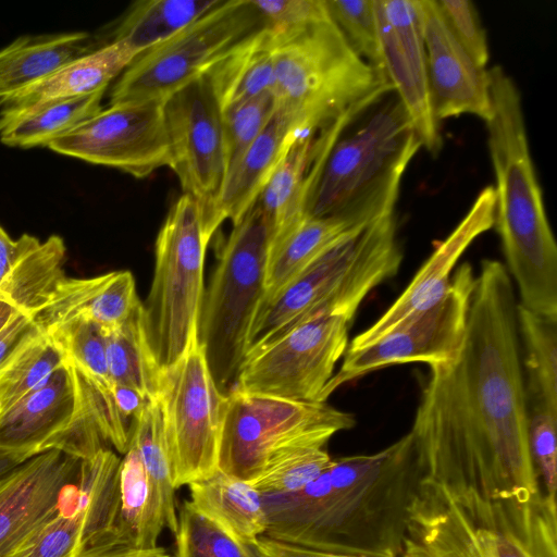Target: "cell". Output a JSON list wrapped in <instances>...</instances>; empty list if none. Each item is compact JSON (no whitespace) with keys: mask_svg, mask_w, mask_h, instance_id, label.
<instances>
[{"mask_svg":"<svg viewBox=\"0 0 557 557\" xmlns=\"http://www.w3.org/2000/svg\"><path fill=\"white\" fill-rule=\"evenodd\" d=\"M516 295L506 267L484 259L457 355L430 366L411 430L424 478L486 497L536 494Z\"/></svg>","mask_w":557,"mask_h":557,"instance_id":"6da1fadb","label":"cell"},{"mask_svg":"<svg viewBox=\"0 0 557 557\" xmlns=\"http://www.w3.org/2000/svg\"><path fill=\"white\" fill-rule=\"evenodd\" d=\"M423 479L410 432L374 454L332 458L304 488L262 495L263 536L339 555L400 557Z\"/></svg>","mask_w":557,"mask_h":557,"instance_id":"7a4b0ae2","label":"cell"},{"mask_svg":"<svg viewBox=\"0 0 557 557\" xmlns=\"http://www.w3.org/2000/svg\"><path fill=\"white\" fill-rule=\"evenodd\" d=\"M485 122L495 174L494 226L522 307L557 318V245L528 141L520 91L505 70H488Z\"/></svg>","mask_w":557,"mask_h":557,"instance_id":"3957f363","label":"cell"},{"mask_svg":"<svg viewBox=\"0 0 557 557\" xmlns=\"http://www.w3.org/2000/svg\"><path fill=\"white\" fill-rule=\"evenodd\" d=\"M400 557H557L556 497H486L424 478Z\"/></svg>","mask_w":557,"mask_h":557,"instance_id":"277c9868","label":"cell"},{"mask_svg":"<svg viewBox=\"0 0 557 557\" xmlns=\"http://www.w3.org/2000/svg\"><path fill=\"white\" fill-rule=\"evenodd\" d=\"M401 261L392 210L334 243L260 304L245 360L314 315L338 313L352 320L367 295L396 275Z\"/></svg>","mask_w":557,"mask_h":557,"instance_id":"5b68a950","label":"cell"},{"mask_svg":"<svg viewBox=\"0 0 557 557\" xmlns=\"http://www.w3.org/2000/svg\"><path fill=\"white\" fill-rule=\"evenodd\" d=\"M274 37L273 94L301 127L321 129L348 112L367 111L392 91L332 18Z\"/></svg>","mask_w":557,"mask_h":557,"instance_id":"8992f818","label":"cell"},{"mask_svg":"<svg viewBox=\"0 0 557 557\" xmlns=\"http://www.w3.org/2000/svg\"><path fill=\"white\" fill-rule=\"evenodd\" d=\"M270 231L256 205L235 224L203 295L197 341L225 396L245 361L248 333L265 292Z\"/></svg>","mask_w":557,"mask_h":557,"instance_id":"52a82bcc","label":"cell"},{"mask_svg":"<svg viewBox=\"0 0 557 557\" xmlns=\"http://www.w3.org/2000/svg\"><path fill=\"white\" fill-rule=\"evenodd\" d=\"M84 519L74 557H139L158 548L165 528L158 493L134 445L81 461Z\"/></svg>","mask_w":557,"mask_h":557,"instance_id":"ba28073f","label":"cell"},{"mask_svg":"<svg viewBox=\"0 0 557 557\" xmlns=\"http://www.w3.org/2000/svg\"><path fill=\"white\" fill-rule=\"evenodd\" d=\"M210 239L200 205L183 194L158 233L153 278L143 304L147 338L162 371L174 364L197 337Z\"/></svg>","mask_w":557,"mask_h":557,"instance_id":"9c48e42d","label":"cell"},{"mask_svg":"<svg viewBox=\"0 0 557 557\" xmlns=\"http://www.w3.org/2000/svg\"><path fill=\"white\" fill-rule=\"evenodd\" d=\"M355 417L326 401H299L231 391L225 397L218 468L251 482L277 451L304 443L326 445Z\"/></svg>","mask_w":557,"mask_h":557,"instance_id":"30bf717a","label":"cell"},{"mask_svg":"<svg viewBox=\"0 0 557 557\" xmlns=\"http://www.w3.org/2000/svg\"><path fill=\"white\" fill-rule=\"evenodd\" d=\"M421 148L397 97L379 106L329 150L307 208L308 216L342 211L404 175Z\"/></svg>","mask_w":557,"mask_h":557,"instance_id":"8fae6325","label":"cell"},{"mask_svg":"<svg viewBox=\"0 0 557 557\" xmlns=\"http://www.w3.org/2000/svg\"><path fill=\"white\" fill-rule=\"evenodd\" d=\"M263 25L250 0H226L136 57L114 81L109 104L164 100L205 75L238 40Z\"/></svg>","mask_w":557,"mask_h":557,"instance_id":"7c38bea8","label":"cell"},{"mask_svg":"<svg viewBox=\"0 0 557 557\" xmlns=\"http://www.w3.org/2000/svg\"><path fill=\"white\" fill-rule=\"evenodd\" d=\"M225 397L211 376L197 337L162 371L160 399L175 490L219 469Z\"/></svg>","mask_w":557,"mask_h":557,"instance_id":"4fadbf2b","label":"cell"},{"mask_svg":"<svg viewBox=\"0 0 557 557\" xmlns=\"http://www.w3.org/2000/svg\"><path fill=\"white\" fill-rule=\"evenodd\" d=\"M351 319L321 313L247 358L232 391L289 400L320 401L348 348Z\"/></svg>","mask_w":557,"mask_h":557,"instance_id":"5bb4252c","label":"cell"},{"mask_svg":"<svg viewBox=\"0 0 557 557\" xmlns=\"http://www.w3.org/2000/svg\"><path fill=\"white\" fill-rule=\"evenodd\" d=\"M475 276L472 265L462 263L436 305L363 347L347 348L320 401H326L342 385L382 368L414 362L430 367L453 359L465 338Z\"/></svg>","mask_w":557,"mask_h":557,"instance_id":"9a60e30c","label":"cell"},{"mask_svg":"<svg viewBox=\"0 0 557 557\" xmlns=\"http://www.w3.org/2000/svg\"><path fill=\"white\" fill-rule=\"evenodd\" d=\"M169 145V168L177 176L183 194L201 207L212 237L221 225L218 206L227 168L222 112L206 75L163 100Z\"/></svg>","mask_w":557,"mask_h":557,"instance_id":"2e32d148","label":"cell"},{"mask_svg":"<svg viewBox=\"0 0 557 557\" xmlns=\"http://www.w3.org/2000/svg\"><path fill=\"white\" fill-rule=\"evenodd\" d=\"M47 148L146 178L158 169L169 166L163 100L109 104Z\"/></svg>","mask_w":557,"mask_h":557,"instance_id":"e0dca14e","label":"cell"},{"mask_svg":"<svg viewBox=\"0 0 557 557\" xmlns=\"http://www.w3.org/2000/svg\"><path fill=\"white\" fill-rule=\"evenodd\" d=\"M381 73L397 94L414 133L430 153L443 147L429 82L418 0H374Z\"/></svg>","mask_w":557,"mask_h":557,"instance_id":"ac0fdd59","label":"cell"},{"mask_svg":"<svg viewBox=\"0 0 557 557\" xmlns=\"http://www.w3.org/2000/svg\"><path fill=\"white\" fill-rule=\"evenodd\" d=\"M81 461L51 449L0 478V557H11L79 494Z\"/></svg>","mask_w":557,"mask_h":557,"instance_id":"d6986e66","label":"cell"},{"mask_svg":"<svg viewBox=\"0 0 557 557\" xmlns=\"http://www.w3.org/2000/svg\"><path fill=\"white\" fill-rule=\"evenodd\" d=\"M494 214L495 190L487 186L453 232L436 245L400 296L348 348L363 347L436 305L446 295L460 257L475 238L494 226Z\"/></svg>","mask_w":557,"mask_h":557,"instance_id":"ffe728a7","label":"cell"},{"mask_svg":"<svg viewBox=\"0 0 557 557\" xmlns=\"http://www.w3.org/2000/svg\"><path fill=\"white\" fill-rule=\"evenodd\" d=\"M433 107L437 120L492 112L488 69L480 66L448 28L435 0H418Z\"/></svg>","mask_w":557,"mask_h":557,"instance_id":"44dd1931","label":"cell"},{"mask_svg":"<svg viewBox=\"0 0 557 557\" xmlns=\"http://www.w3.org/2000/svg\"><path fill=\"white\" fill-rule=\"evenodd\" d=\"M401 178L403 176L395 177L339 212L319 218L306 215L272 244L265 271V292L261 302L274 296L334 243L380 215L395 210Z\"/></svg>","mask_w":557,"mask_h":557,"instance_id":"7402d4cb","label":"cell"},{"mask_svg":"<svg viewBox=\"0 0 557 557\" xmlns=\"http://www.w3.org/2000/svg\"><path fill=\"white\" fill-rule=\"evenodd\" d=\"M75 410V382L64 364L0 416V457L22 463L51 449L62 450Z\"/></svg>","mask_w":557,"mask_h":557,"instance_id":"603a6c76","label":"cell"},{"mask_svg":"<svg viewBox=\"0 0 557 557\" xmlns=\"http://www.w3.org/2000/svg\"><path fill=\"white\" fill-rule=\"evenodd\" d=\"M137 54L112 40L0 101V127L50 102L107 90Z\"/></svg>","mask_w":557,"mask_h":557,"instance_id":"cb8c5ba5","label":"cell"},{"mask_svg":"<svg viewBox=\"0 0 557 557\" xmlns=\"http://www.w3.org/2000/svg\"><path fill=\"white\" fill-rule=\"evenodd\" d=\"M139 304L135 278L129 271L84 278L65 276L34 320L46 331L55 324L82 319L96 323L107 334L123 324Z\"/></svg>","mask_w":557,"mask_h":557,"instance_id":"d4e9b609","label":"cell"},{"mask_svg":"<svg viewBox=\"0 0 557 557\" xmlns=\"http://www.w3.org/2000/svg\"><path fill=\"white\" fill-rule=\"evenodd\" d=\"M298 129L257 200L270 231V246L306 215L322 160L315 154L317 133Z\"/></svg>","mask_w":557,"mask_h":557,"instance_id":"484cf974","label":"cell"},{"mask_svg":"<svg viewBox=\"0 0 557 557\" xmlns=\"http://www.w3.org/2000/svg\"><path fill=\"white\" fill-rule=\"evenodd\" d=\"M300 124L283 109L273 116L226 177L218 216L237 223L257 202ZM307 128V127H306Z\"/></svg>","mask_w":557,"mask_h":557,"instance_id":"4316f807","label":"cell"},{"mask_svg":"<svg viewBox=\"0 0 557 557\" xmlns=\"http://www.w3.org/2000/svg\"><path fill=\"white\" fill-rule=\"evenodd\" d=\"M191 505L239 543L253 546L267 530L262 494L220 469L188 484Z\"/></svg>","mask_w":557,"mask_h":557,"instance_id":"83f0119b","label":"cell"},{"mask_svg":"<svg viewBox=\"0 0 557 557\" xmlns=\"http://www.w3.org/2000/svg\"><path fill=\"white\" fill-rule=\"evenodd\" d=\"M276 41L264 24L233 45L205 74L221 111L273 91Z\"/></svg>","mask_w":557,"mask_h":557,"instance_id":"f1b7e54d","label":"cell"},{"mask_svg":"<svg viewBox=\"0 0 557 557\" xmlns=\"http://www.w3.org/2000/svg\"><path fill=\"white\" fill-rule=\"evenodd\" d=\"M95 49L86 32L17 37L0 49V101Z\"/></svg>","mask_w":557,"mask_h":557,"instance_id":"f546056e","label":"cell"},{"mask_svg":"<svg viewBox=\"0 0 557 557\" xmlns=\"http://www.w3.org/2000/svg\"><path fill=\"white\" fill-rule=\"evenodd\" d=\"M525 370V395L530 410L557 416V318L517 306Z\"/></svg>","mask_w":557,"mask_h":557,"instance_id":"4dcf8cb0","label":"cell"},{"mask_svg":"<svg viewBox=\"0 0 557 557\" xmlns=\"http://www.w3.org/2000/svg\"><path fill=\"white\" fill-rule=\"evenodd\" d=\"M109 377L138 391L149 400L160 397L162 370L150 348L143 304L115 330L106 334Z\"/></svg>","mask_w":557,"mask_h":557,"instance_id":"1f68e13d","label":"cell"},{"mask_svg":"<svg viewBox=\"0 0 557 557\" xmlns=\"http://www.w3.org/2000/svg\"><path fill=\"white\" fill-rule=\"evenodd\" d=\"M220 2L221 0L136 2L119 23L112 40L124 42L138 57L176 35Z\"/></svg>","mask_w":557,"mask_h":557,"instance_id":"d6a6232c","label":"cell"},{"mask_svg":"<svg viewBox=\"0 0 557 557\" xmlns=\"http://www.w3.org/2000/svg\"><path fill=\"white\" fill-rule=\"evenodd\" d=\"M106 91L50 102L22 114L0 127V141L22 149L48 147L101 111Z\"/></svg>","mask_w":557,"mask_h":557,"instance_id":"836d02e7","label":"cell"},{"mask_svg":"<svg viewBox=\"0 0 557 557\" xmlns=\"http://www.w3.org/2000/svg\"><path fill=\"white\" fill-rule=\"evenodd\" d=\"M129 444L137 449L151 484L159 495L165 528L175 534L177 509L172 483L171 461L160 397L150 400L134 421Z\"/></svg>","mask_w":557,"mask_h":557,"instance_id":"e575fe53","label":"cell"},{"mask_svg":"<svg viewBox=\"0 0 557 557\" xmlns=\"http://www.w3.org/2000/svg\"><path fill=\"white\" fill-rule=\"evenodd\" d=\"M64 364L63 354L41 331L0 372V416L41 386Z\"/></svg>","mask_w":557,"mask_h":557,"instance_id":"d590c367","label":"cell"},{"mask_svg":"<svg viewBox=\"0 0 557 557\" xmlns=\"http://www.w3.org/2000/svg\"><path fill=\"white\" fill-rule=\"evenodd\" d=\"M326 445L304 443L273 455L250 483L262 495L288 494L308 485L330 465Z\"/></svg>","mask_w":557,"mask_h":557,"instance_id":"8d00e7d4","label":"cell"},{"mask_svg":"<svg viewBox=\"0 0 557 557\" xmlns=\"http://www.w3.org/2000/svg\"><path fill=\"white\" fill-rule=\"evenodd\" d=\"M175 557H258L216 523L198 511L189 500L177 511Z\"/></svg>","mask_w":557,"mask_h":557,"instance_id":"74e56055","label":"cell"},{"mask_svg":"<svg viewBox=\"0 0 557 557\" xmlns=\"http://www.w3.org/2000/svg\"><path fill=\"white\" fill-rule=\"evenodd\" d=\"M45 332L63 354L66 364L89 376L110 379L106 334L99 325L76 319L55 324Z\"/></svg>","mask_w":557,"mask_h":557,"instance_id":"f35d334b","label":"cell"},{"mask_svg":"<svg viewBox=\"0 0 557 557\" xmlns=\"http://www.w3.org/2000/svg\"><path fill=\"white\" fill-rule=\"evenodd\" d=\"M276 108L273 91H267L221 111L227 175L267 126Z\"/></svg>","mask_w":557,"mask_h":557,"instance_id":"ab89813d","label":"cell"},{"mask_svg":"<svg viewBox=\"0 0 557 557\" xmlns=\"http://www.w3.org/2000/svg\"><path fill=\"white\" fill-rule=\"evenodd\" d=\"M330 16L352 50L381 81V57L374 0H325ZM387 84V83H386Z\"/></svg>","mask_w":557,"mask_h":557,"instance_id":"60d3db41","label":"cell"},{"mask_svg":"<svg viewBox=\"0 0 557 557\" xmlns=\"http://www.w3.org/2000/svg\"><path fill=\"white\" fill-rule=\"evenodd\" d=\"M84 519L83 496L79 494L60 508L11 557H74Z\"/></svg>","mask_w":557,"mask_h":557,"instance_id":"b9f144b4","label":"cell"},{"mask_svg":"<svg viewBox=\"0 0 557 557\" xmlns=\"http://www.w3.org/2000/svg\"><path fill=\"white\" fill-rule=\"evenodd\" d=\"M275 36H287L331 18L325 0H250Z\"/></svg>","mask_w":557,"mask_h":557,"instance_id":"7bdbcfd3","label":"cell"},{"mask_svg":"<svg viewBox=\"0 0 557 557\" xmlns=\"http://www.w3.org/2000/svg\"><path fill=\"white\" fill-rule=\"evenodd\" d=\"M528 444L531 459L544 485V493L556 497L557 491V416L529 410Z\"/></svg>","mask_w":557,"mask_h":557,"instance_id":"ee69618b","label":"cell"},{"mask_svg":"<svg viewBox=\"0 0 557 557\" xmlns=\"http://www.w3.org/2000/svg\"><path fill=\"white\" fill-rule=\"evenodd\" d=\"M445 22L469 55L486 67L490 52L485 29L471 1L435 0Z\"/></svg>","mask_w":557,"mask_h":557,"instance_id":"f6af8a7d","label":"cell"},{"mask_svg":"<svg viewBox=\"0 0 557 557\" xmlns=\"http://www.w3.org/2000/svg\"><path fill=\"white\" fill-rule=\"evenodd\" d=\"M41 331L33 317L17 311L0 331V372Z\"/></svg>","mask_w":557,"mask_h":557,"instance_id":"bcb514c9","label":"cell"},{"mask_svg":"<svg viewBox=\"0 0 557 557\" xmlns=\"http://www.w3.org/2000/svg\"><path fill=\"white\" fill-rule=\"evenodd\" d=\"M27 238L28 234H22L17 239H13L0 225V296L3 295L13 276Z\"/></svg>","mask_w":557,"mask_h":557,"instance_id":"7dc6e473","label":"cell"},{"mask_svg":"<svg viewBox=\"0 0 557 557\" xmlns=\"http://www.w3.org/2000/svg\"><path fill=\"white\" fill-rule=\"evenodd\" d=\"M251 547L258 557H356L309 549L274 541L265 536L259 537L257 543Z\"/></svg>","mask_w":557,"mask_h":557,"instance_id":"c3c4849f","label":"cell"},{"mask_svg":"<svg viewBox=\"0 0 557 557\" xmlns=\"http://www.w3.org/2000/svg\"><path fill=\"white\" fill-rule=\"evenodd\" d=\"M18 310L4 297L0 296V331Z\"/></svg>","mask_w":557,"mask_h":557,"instance_id":"681fc988","label":"cell"},{"mask_svg":"<svg viewBox=\"0 0 557 557\" xmlns=\"http://www.w3.org/2000/svg\"><path fill=\"white\" fill-rule=\"evenodd\" d=\"M20 463L7 458V457H0V478L5 475L8 472H10L12 469H14Z\"/></svg>","mask_w":557,"mask_h":557,"instance_id":"f907efd6","label":"cell"},{"mask_svg":"<svg viewBox=\"0 0 557 557\" xmlns=\"http://www.w3.org/2000/svg\"><path fill=\"white\" fill-rule=\"evenodd\" d=\"M139 557H172L169 554L165 553V550L162 547H158L154 550H151L143 556Z\"/></svg>","mask_w":557,"mask_h":557,"instance_id":"816d5d0a","label":"cell"}]
</instances>
